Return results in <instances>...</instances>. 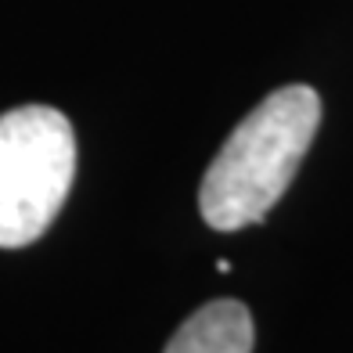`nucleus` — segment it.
<instances>
[{"label":"nucleus","instance_id":"nucleus-1","mask_svg":"<svg viewBox=\"0 0 353 353\" xmlns=\"http://www.w3.org/2000/svg\"><path fill=\"white\" fill-rule=\"evenodd\" d=\"M321 126V98L307 83H288L263 98L231 130L199 188L202 220L213 231L260 223L296 181Z\"/></svg>","mask_w":353,"mask_h":353},{"label":"nucleus","instance_id":"nucleus-2","mask_svg":"<svg viewBox=\"0 0 353 353\" xmlns=\"http://www.w3.org/2000/svg\"><path fill=\"white\" fill-rule=\"evenodd\" d=\"M76 176V134L51 105L0 116V249H26L51 228Z\"/></svg>","mask_w":353,"mask_h":353},{"label":"nucleus","instance_id":"nucleus-3","mask_svg":"<svg viewBox=\"0 0 353 353\" xmlns=\"http://www.w3.org/2000/svg\"><path fill=\"white\" fill-rule=\"evenodd\" d=\"M252 314L238 299H213L173 332L163 353H252Z\"/></svg>","mask_w":353,"mask_h":353}]
</instances>
